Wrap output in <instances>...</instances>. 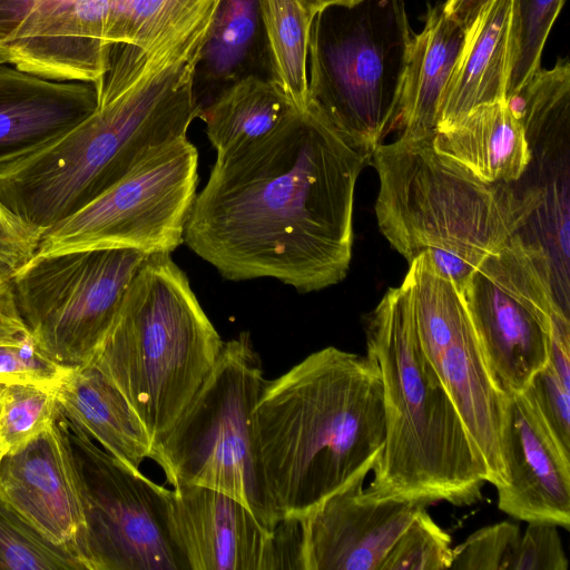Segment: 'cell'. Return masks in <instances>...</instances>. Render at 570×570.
<instances>
[{
    "label": "cell",
    "mask_w": 570,
    "mask_h": 570,
    "mask_svg": "<svg viewBox=\"0 0 570 570\" xmlns=\"http://www.w3.org/2000/svg\"><path fill=\"white\" fill-rule=\"evenodd\" d=\"M0 570H86L68 548L43 537L0 497Z\"/></svg>",
    "instance_id": "obj_27"
},
{
    "label": "cell",
    "mask_w": 570,
    "mask_h": 570,
    "mask_svg": "<svg viewBox=\"0 0 570 570\" xmlns=\"http://www.w3.org/2000/svg\"><path fill=\"white\" fill-rule=\"evenodd\" d=\"M294 108L274 79L248 76L202 107L198 118L220 158L268 135Z\"/></svg>",
    "instance_id": "obj_25"
},
{
    "label": "cell",
    "mask_w": 570,
    "mask_h": 570,
    "mask_svg": "<svg viewBox=\"0 0 570 570\" xmlns=\"http://www.w3.org/2000/svg\"><path fill=\"white\" fill-rule=\"evenodd\" d=\"M519 0H489L465 37L442 92L436 129L451 127L473 108L505 101L514 63Z\"/></svg>",
    "instance_id": "obj_19"
},
{
    "label": "cell",
    "mask_w": 570,
    "mask_h": 570,
    "mask_svg": "<svg viewBox=\"0 0 570 570\" xmlns=\"http://www.w3.org/2000/svg\"><path fill=\"white\" fill-rule=\"evenodd\" d=\"M451 562L450 535L424 508L391 548L381 570H446Z\"/></svg>",
    "instance_id": "obj_30"
},
{
    "label": "cell",
    "mask_w": 570,
    "mask_h": 570,
    "mask_svg": "<svg viewBox=\"0 0 570 570\" xmlns=\"http://www.w3.org/2000/svg\"><path fill=\"white\" fill-rule=\"evenodd\" d=\"M248 76L272 78L262 0H220L195 70L200 107Z\"/></svg>",
    "instance_id": "obj_24"
},
{
    "label": "cell",
    "mask_w": 570,
    "mask_h": 570,
    "mask_svg": "<svg viewBox=\"0 0 570 570\" xmlns=\"http://www.w3.org/2000/svg\"><path fill=\"white\" fill-rule=\"evenodd\" d=\"M367 474L334 492L299 519L303 570H381L399 537L426 501L371 499Z\"/></svg>",
    "instance_id": "obj_15"
},
{
    "label": "cell",
    "mask_w": 570,
    "mask_h": 570,
    "mask_svg": "<svg viewBox=\"0 0 570 570\" xmlns=\"http://www.w3.org/2000/svg\"><path fill=\"white\" fill-rule=\"evenodd\" d=\"M224 341L169 253L149 254L91 364L125 395L153 443L173 428Z\"/></svg>",
    "instance_id": "obj_6"
},
{
    "label": "cell",
    "mask_w": 570,
    "mask_h": 570,
    "mask_svg": "<svg viewBox=\"0 0 570 570\" xmlns=\"http://www.w3.org/2000/svg\"><path fill=\"white\" fill-rule=\"evenodd\" d=\"M216 8H202L130 82L102 77L96 109L43 146L0 165V199L46 230L186 137L200 105L194 77Z\"/></svg>",
    "instance_id": "obj_2"
},
{
    "label": "cell",
    "mask_w": 570,
    "mask_h": 570,
    "mask_svg": "<svg viewBox=\"0 0 570 570\" xmlns=\"http://www.w3.org/2000/svg\"><path fill=\"white\" fill-rule=\"evenodd\" d=\"M465 37V28L449 17L442 4L431 7L423 29L407 45L395 127L401 138L432 136L438 109Z\"/></svg>",
    "instance_id": "obj_22"
},
{
    "label": "cell",
    "mask_w": 570,
    "mask_h": 570,
    "mask_svg": "<svg viewBox=\"0 0 570 570\" xmlns=\"http://www.w3.org/2000/svg\"><path fill=\"white\" fill-rule=\"evenodd\" d=\"M42 233L0 199V266L13 274L26 265L35 257Z\"/></svg>",
    "instance_id": "obj_36"
},
{
    "label": "cell",
    "mask_w": 570,
    "mask_h": 570,
    "mask_svg": "<svg viewBox=\"0 0 570 570\" xmlns=\"http://www.w3.org/2000/svg\"><path fill=\"white\" fill-rule=\"evenodd\" d=\"M38 1H46V0H38Z\"/></svg>",
    "instance_id": "obj_42"
},
{
    "label": "cell",
    "mask_w": 570,
    "mask_h": 570,
    "mask_svg": "<svg viewBox=\"0 0 570 570\" xmlns=\"http://www.w3.org/2000/svg\"><path fill=\"white\" fill-rule=\"evenodd\" d=\"M247 332L223 343L219 356L173 428L153 446L151 460L169 484H195L244 503L264 524L277 519L254 453L253 413L265 384Z\"/></svg>",
    "instance_id": "obj_8"
},
{
    "label": "cell",
    "mask_w": 570,
    "mask_h": 570,
    "mask_svg": "<svg viewBox=\"0 0 570 570\" xmlns=\"http://www.w3.org/2000/svg\"><path fill=\"white\" fill-rule=\"evenodd\" d=\"M563 3L564 0H519L515 57L507 98L541 68L547 38Z\"/></svg>",
    "instance_id": "obj_31"
},
{
    "label": "cell",
    "mask_w": 570,
    "mask_h": 570,
    "mask_svg": "<svg viewBox=\"0 0 570 570\" xmlns=\"http://www.w3.org/2000/svg\"><path fill=\"white\" fill-rule=\"evenodd\" d=\"M371 158L312 104L294 108L268 135L216 157L184 243L228 281L333 286L350 268L354 191Z\"/></svg>",
    "instance_id": "obj_1"
},
{
    "label": "cell",
    "mask_w": 570,
    "mask_h": 570,
    "mask_svg": "<svg viewBox=\"0 0 570 570\" xmlns=\"http://www.w3.org/2000/svg\"><path fill=\"white\" fill-rule=\"evenodd\" d=\"M197 0H111L106 40L130 53L147 51Z\"/></svg>",
    "instance_id": "obj_28"
},
{
    "label": "cell",
    "mask_w": 570,
    "mask_h": 570,
    "mask_svg": "<svg viewBox=\"0 0 570 570\" xmlns=\"http://www.w3.org/2000/svg\"><path fill=\"white\" fill-rule=\"evenodd\" d=\"M508 481L498 507L527 522L570 525V454L554 440L523 393L508 395L504 431Z\"/></svg>",
    "instance_id": "obj_18"
},
{
    "label": "cell",
    "mask_w": 570,
    "mask_h": 570,
    "mask_svg": "<svg viewBox=\"0 0 570 570\" xmlns=\"http://www.w3.org/2000/svg\"><path fill=\"white\" fill-rule=\"evenodd\" d=\"M59 412L109 454L134 469L154 443L120 390L92 364L71 368L55 385Z\"/></svg>",
    "instance_id": "obj_21"
},
{
    "label": "cell",
    "mask_w": 570,
    "mask_h": 570,
    "mask_svg": "<svg viewBox=\"0 0 570 570\" xmlns=\"http://www.w3.org/2000/svg\"><path fill=\"white\" fill-rule=\"evenodd\" d=\"M148 254L132 248L33 257L11 275L37 348L66 370L91 364L127 286Z\"/></svg>",
    "instance_id": "obj_10"
},
{
    "label": "cell",
    "mask_w": 570,
    "mask_h": 570,
    "mask_svg": "<svg viewBox=\"0 0 570 570\" xmlns=\"http://www.w3.org/2000/svg\"><path fill=\"white\" fill-rule=\"evenodd\" d=\"M197 168V149L186 137L158 148L105 193L46 229L35 257L104 248L170 254L184 243Z\"/></svg>",
    "instance_id": "obj_12"
},
{
    "label": "cell",
    "mask_w": 570,
    "mask_h": 570,
    "mask_svg": "<svg viewBox=\"0 0 570 570\" xmlns=\"http://www.w3.org/2000/svg\"><path fill=\"white\" fill-rule=\"evenodd\" d=\"M402 282L425 357L465 425L495 489L504 487L508 394L495 379L469 313L463 292L420 254Z\"/></svg>",
    "instance_id": "obj_11"
},
{
    "label": "cell",
    "mask_w": 570,
    "mask_h": 570,
    "mask_svg": "<svg viewBox=\"0 0 570 570\" xmlns=\"http://www.w3.org/2000/svg\"><path fill=\"white\" fill-rule=\"evenodd\" d=\"M564 452L570 454V389L548 362L522 392Z\"/></svg>",
    "instance_id": "obj_33"
},
{
    "label": "cell",
    "mask_w": 570,
    "mask_h": 570,
    "mask_svg": "<svg viewBox=\"0 0 570 570\" xmlns=\"http://www.w3.org/2000/svg\"><path fill=\"white\" fill-rule=\"evenodd\" d=\"M0 497L82 562L85 519L61 413L37 436L1 456Z\"/></svg>",
    "instance_id": "obj_17"
},
{
    "label": "cell",
    "mask_w": 570,
    "mask_h": 570,
    "mask_svg": "<svg viewBox=\"0 0 570 570\" xmlns=\"http://www.w3.org/2000/svg\"><path fill=\"white\" fill-rule=\"evenodd\" d=\"M165 492L169 535L186 570L299 569V520L264 524L215 489L177 484Z\"/></svg>",
    "instance_id": "obj_14"
},
{
    "label": "cell",
    "mask_w": 570,
    "mask_h": 570,
    "mask_svg": "<svg viewBox=\"0 0 570 570\" xmlns=\"http://www.w3.org/2000/svg\"><path fill=\"white\" fill-rule=\"evenodd\" d=\"M505 570H567L568 560L556 524L528 522Z\"/></svg>",
    "instance_id": "obj_34"
},
{
    "label": "cell",
    "mask_w": 570,
    "mask_h": 570,
    "mask_svg": "<svg viewBox=\"0 0 570 570\" xmlns=\"http://www.w3.org/2000/svg\"><path fill=\"white\" fill-rule=\"evenodd\" d=\"M67 371L43 355L31 335L19 344L0 345V384L56 385Z\"/></svg>",
    "instance_id": "obj_35"
},
{
    "label": "cell",
    "mask_w": 570,
    "mask_h": 570,
    "mask_svg": "<svg viewBox=\"0 0 570 570\" xmlns=\"http://www.w3.org/2000/svg\"><path fill=\"white\" fill-rule=\"evenodd\" d=\"M3 454H4V450H3V448H2V446H1V444H0V459H1V456H2Z\"/></svg>",
    "instance_id": "obj_40"
},
{
    "label": "cell",
    "mask_w": 570,
    "mask_h": 570,
    "mask_svg": "<svg viewBox=\"0 0 570 570\" xmlns=\"http://www.w3.org/2000/svg\"><path fill=\"white\" fill-rule=\"evenodd\" d=\"M403 0H362L314 17L308 102L357 149L373 155L395 128L412 37Z\"/></svg>",
    "instance_id": "obj_7"
},
{
    "label": "cell",
    "mask_w": 570,
    "mask_h": 570,
    "mask_svg": "<svg viewBox=\"0 0 570 570\" xmlns=\"http://www.w3.org/2000/svg\"><path fill=\"white\" fill-rule=\"evenodd\" d=\"M462 292L500 386L508 395L522 393L548 363L552 327L570 324L569 293L547 252L518 234L480 263Z\"/></svg>",
    "instance_id": "obj_9"
},
{
    "label": "cell",
    "mask_w": 570,
    "mask_h": 570,
    "mask_svg": "<svg viewBox=\"0 0 570 570\" xmlns=\"http://www.w3.org/2000/svg\"><path fill=\"white\" fill-rule=\"evenodd\" d=\"M367 356L380 371L385 441L371 499L445 501L482 499L487 473L448 391L417 341L405 288H390L365 323Z\"/></svg>",
    "instance_id": "obj_4"
},
{
    "label": "cell",
    "mask_w": 570,
    "mask_h": 570,
    "mask_svg": "<svg viewBox=\"0 0 570 570\" xmlns=\"http://www.w3.org/2000/svg\"><path fill=\"white\" fill-rule=\"evenodd\" d=\"M55 385L3 384L0 399V444L13 451L43 430L59 415Z\"/></svg>",
    "instance_id": "obj_29"
},
{
    "label": "cell",
    "mask_w": 570,
    "mask_h": 570,
    "mask_svg": "<svg viewBox=\"0 0 570 570\" xmlns=\"http://www.w3.org/2000/svg\"><path fill=\"white\" fill-rule=\"evenodd\" d=\"M65 421L85 519L86 570H186L166 523V488Z\"/></svg>",
    "instance_id": "obj_13"
},
{
    "label": "cell",
    "mask_w": 570,
    "mask_h": 570,
    "mask_svg": "<svg viewBox=\"0 0 570 570\" xmlns=\"http://www.w3.org/2000/svg\"><path fill=\"white\" fill-rule=\"evenodd\" d=\"M517 524L502 521L483 527L452 549L451 570H505L520 538Z\"/></svg>",
    "instance_id": "obj_32"
},
{
    "label": "cell",
    "mask_w": 570,
    "mask_h": 570,
    "mask_svg": "<svg viewBox=\"0 0 570 570\" xmlns=\"http://www.w3.org/2000/svg\"><path fill=\"white\" fill-rule=\"evenodd\" d=\"M11 275L0 266V345L19 344L30 336L16 306Z\"/></svg>",
    "instance_id": "obj_37"
},
{
    "label": "cell",
    "mask_w": 570,
    "mask_h": 570,
    "mask_svg": "<svg viewBox=\"0 0 570 570\" xmlns=\"http://www.w3.org/2000/svg\"><path fill=\"white\" fill-rule=\"evenodd\" d=\"M489 0H445V13L465 29Z\"/></svg>",
    "instance_id": "obj_38"
},
{
    "label": "cell",
    "mask_w": 570,
    "mask_h": 570,
    "mask_svg": "<svg viewBox=\"0 0 570 570\" xmlns=\"http://www.w3.org/2000/svg\"><path fill=\"white\" fill-rule=\"evenodd\" d=\"M435 150L487 183L515 184L527 173L532 149L507 101L478 106L446 129L435 130Z\"/></svg>",
    "instance_id": "obj_23"
},
{
    "label": "cell",
    "mask_w": 570,
    "mask_h": 570,
    "mask_svg": "<svg viewBox=\"0 0 570 570\" xmlns=\"http://www.w3.org/2000/svg\"><path fill=\"white\" fill-rule=\"evenodd\" d=\"M272 78L292 104L308 106L307 55L313 18L299 0H262Z\"/></svg>",
    "instance_id": "obj_26"
},
{
    "label": "cell",
    "mask_w": 570,
    "mask_h": 570,
    "mask_svg": "<svg viewBox=\"0 0 570 570\" xmlns=\"http://www.w3.org/2000/svg\"><path fill=\"white\" fill-rule=\"evenodd\" d=\"M96 107L92 83L49 80L0 63V165L53 140Z\"/></svg>",
    "instance_id": "obj_20"
},
{
    "label": "cell",
    "mask_w": 570,
    "mask_h": 570,
    "mask_svg": "<svg viewBox=\"0 0 570 570\" xmlns=\"http://www.w3.org/2000/svg\"><path fill=\"white\" fill-rule=\"evenodd\" d=\"M0 63H1V61H0Z\"/></svg>",
    "instance_id": "obj_43"
},
{
    "label": "cell",
    "mask_w": 570,
    "mask_h": 570,
    "mask_svg": "<svg viewBox=\"0 0 570 570\" xmlns=\"http://www.w3.org/2000/svg\"><path fill=\"white\" fill-rule=\"evenodd\" d=\"M432 136L381 144L375 215L409 263L425 254L461 291L480 263L522 234L540 202L537 186L487 183L438 153Z\"/></svg>",
    "instance_id": "obj_5"
},
{
    "label": "cell",
    "mask_w": 570,
    "mask_h": 570,
    "mask_svg": "<svg viewBox=\"0 0 570 570\" xmlns=\"http://www.w3.org/2000/svg\"><path fill=\"white\" fill-rule=\"evenodd\" d=\"M257 471L277 519H301L368 474L385 441L383 385L366 355L316 351L265 382L253 413Z\"/></svg>",
    "instance_id": "obj_3"
},
{
    "label": "cell",
    "mask_w": 570,
    "mask_h": 570,
    "mask_svg": "<svg viewBox=\"0 0 570 570\" xmlns=\"http://www.w3.org/2000/svg\"><path fill=\"white\" fill-rule=\"evenodd\" d=\"M362 0H299L309 17H314L330 7H354Z\"/></svg>",
    "instance_id": "obj_39"
},
{
    "label": "cell",
    "mask_w": 570,
    "mask_h": 570,
    "mask_svg": "<svg viewBox=\"0 0 570 570\" xmlns=\"http://www.w3.org/2000/svg\"><path fill=\"white\" fill-rule=\"evenodd\" d=\"M2 385H3V384H0V399H1Z\"/></svg>",
    "instance_id": "obj_41"
},
{
    "label": "cell",
    "mask_w": 570,
    "mask_h": 570,
    "mask_svg": "<svg viewBox=\"0 0 570 570\" xmlns=\"http://www.w3.org/2000/svg\"><path fill=\"white\" fill-rule=\"evenodd\" d=\"M111 0L39 1L0 46L1 63L56 81L96 86L109 65Z\"/></svg>",
    "instance_id": "obj_16"
}]
</instances>
